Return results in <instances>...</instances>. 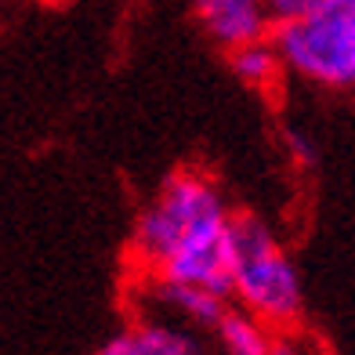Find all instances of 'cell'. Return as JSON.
Returning a JSON list of instances; mask_svg holds the SVG:
<instances>
[{
    "label": "cell",
    "instance_id": "obj_1",
    "mask_svg": "<svg viewBox=\"0 0 355 355\" xmlns=\"http://www.w3.org/2000/svg\"><path fill=\"white\" fill-rule=\"evenodd\" d=\"M232 294L239 309L265 327L290 330L304 309L301 272L254 214L232 218Z\"/></svg>",
    "mask_w": 355,
    "mask_h": 355
},
{
    "label": "cell",
    "instance_id": "obj_2",
    "mask_svg": "<svg viewBox=\"0 0 355 355\" xmlns=\"http://www.w3.org/2000/svg\"><path fill=\"white\" fill-rule=\"evenodd\" d=\"M232 221V211L225 203L221 189L207 174L182 171L159 189V196L145 207L135 221L131 247L145 268H159L167 257L185 247L189 239L214 232Z\"/></svg>",
    "mask_w": 355,
    "mask_h": 355
},
{
    "label": "cell",
    "instance_id": "obj_3",
    "mask_svg": "<svg viewBox=\"0 0 355 355\" xmlns=\"http://www.w3.org/2000/svg\"><path fill=\"white\" fill-rule=\"evenodd\" d=\"M279 66L312 84L345 91L355 84V4H337L283 19L272 29Z\"/></svg>",
    "mask_w": 355,
    "mask_h": 355
},
{
    "label": "cell",
    "instance_id": "obj_4",
    "mask_svg": "<svg viewBox=\"0 0 355 355\" xmlns=\"http://www.w3.org/2000/svg\"><path fill=\"white\" fill-rule=\"evenodd\" d=\"M156 276L207 290V294L225 301L232 294V221L214 229V232H203L196 239H189L185 247H178L167 261L156 268Z\"/></svg>",
    "mask_w": 355,
    "mask_h": 355
},
{
    "label": "cell",
    "instance_id": "obj_5",
    "mask_svg": "<svg viewBox=\"0 0 355 355\" xmlns=\"http://www.w3.org/2000/svg\"><path fill=\"white\" fill-rule=\"evenodd\" d=\"M196 4V19L221 47H239L250 40H265L272 15L265 0H192Z\"/></svg>",
    "mask_w": 355,
    "mask_h": 355
},
{
    "label": "cell",
    "instance_id": "obj_6",
    "mask_svg": "<svg viewBox=\"0 0 355 355\" xmlns=\"http://www.w3.org/2000/svg\"><path fill=\"white\" fill-rule=\"evenodd\" d=\"M153 297L164 304V312L182 319V322H192V327H214L218 315L225 312V301L207 294V290H196V286H185V283H171V279H153ZM171 319V322H174Z\"/></svg>",
    "mask_w": 355,
    "mask_h": 355
},
{
    "label": "cell",
    "instance_id": "obj_7",
    "mask_svg": "<svg viewBox=\"0 0 355 355\" xmlns=\"http://www.w3.org/2000/svg\"><path fill=\"white\" fill-rule=\"evenodd\" d=\"M225 355H268L272 330L243 309H225L214 322Z\"/></svg>",
    "mask_w": 355,
    "mask_h": 355
},
{
    "label": "cell",
    "instance_id": "obj_8",
    "mask_svg": "<svg viewBox=\"0 0 355 355\" xmlns=\"http://www.w3.org/2000/svg\"><path fill=\"white\" fill-rule=\"evenodd\" d=\"M131 341L135 355H203L196 337L171 319H141V327L131 330Z\"/></svg>",
    "mask_w": 355,
    "mask_h": 355
},
{
    "label": "cell",
    "instance_id": "obj_9",
    "mask_svg": "<svg viewBox=\"0 0 355 355\" xmlns=\"http://www.w3.org/2000/svg\"><path fill=\"white\" fill-rule=\"evenodd\" d=\"M229 62H232V73L243 80L247 87H257V91L276 87V80L283 73V66H279V58H276L268 40H250V44L232 47Z\"/></svg>",
    "mask_w": 355,
    "mask_h": 355
},
{
    "label": "cell",
    "instance_id": "obj_10",
    "mask_svg": "<svg viewBox=\"0 0 355 355\" xmlns=\"http://www.w3.org/2000/svg\"><path fill=\"white\" fill-rule=\"evenodd\" d=\"M268 355H330L322 348V341H315L312 334H301V330H283V334H272V345Z\"/></svg>",
    "mask_w": 355,
    "mask_h": 355
},
{
    "label": "cell",
    "instance_id": "obj_11",
    "mask_svg": "<svg viewBox=\"0 0 355 355\" xmlns=\"http://www.w3.org/2000/svg\"><path fill=\"white\" fill-rule=\"evenodd\" d=\"M337 4H355V0H265V8L276 22L297 19V15H309V11H322V8H337Z\"/></svg>",
    "mask_w": 355,
    "mask_h": 355
},
{
    "label": "cell",
    "instance_id": "obj_12",
    "mask_svg": "<svg viewBox=\"0 0 355 355\" xmlns=\"http://www.w3.org/2000/svg\"><path fill=\"white\" fill-rule=\"evenodd\" d=\"M94 355H135V341H131V334H116V337H109V341L94 352Z\"/></svg>",
    "mask_w": 355,
    "mask_h": 355
},
{
    "label": "cell",
    "instance_id": "obj_13",
    "mask_svg": "<svg viewBox=\"0 0 355 355\" xmlns=\"http://www.w3.org/2000/svg\"><path fill=\"white\" fill-rule=\"evenodd\" d=\"M290 149H294V156L301 159V164H315V149H312V141L304 138V135H297V131H290Z\"/></svg>",
    "mask_w": 355,
    "mask_h": 355
}]
</instances>
